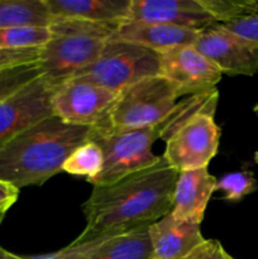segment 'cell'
Returning <instances> with one entry per match:
<instances>
[{"label": "cell", "instance_id": "cell-32", "mask_svg": "<svg viewBox=\"0 0 258 259\" xmlns=\"http://www.w3.org/2000/svg\"><path fill=\"white\" fill-rule=\"evenodd\" d=\"M254 159H255V162H257V163H258V151L255 152V154H254Z\"/></svg>", "mask_w": 258, "mask_h": 259}, {"label": "cell", "instance_id": "cell-5", "mask_svg": "<svg viewBox=\"0 0 258 259\" xmlns=\"http://www.w3.org/2000/svg\"><path fill=\"white\" fill-rule=\"evenodd\" d=\"M177 99L175 86L161 75L144 78L119 93L104 120L96 126L110 129L157 126L171 114Z\"/></svg>", "mask_w": 258, "mask_h": 259}, {"label": "cell", "instance_id": "cell-10", "mask_svg": "<svg viewBox=\"0 0 258 259\" xmlns=\"http://www.w3.org/2000/svg\"><path fill=\"white\" fill-rule=\"evenodd\" d=\"M194 47L228 76L258 72V42L245 39L219 23L201 30Z\"/></svg>", "mask_w": 258, "mask_h": 259}, {"label": "cell", "instance_id": "cell-19", "mask_svg": "<svg viewBox=\"0 0 258 259\" xmlns=\"http://www.w3.org/2000/svg\"><path fill=\"white\" fill-rule=\"evenodd\" d=\"M218 99H219V91L214 90L207 94H200V95L189 96L185 100L176 104L174 110L168 116L157 125L159 138L164 142L187 120L194 116L202 113H214L217 110Z\"/></svg>", "mask_w": 258, "mask_h": 259}, {"label": "cell", "instance_id": "cell-11", "mask_svg": "<svg viewBox=\"0 0 258 259\" xmlns=\"http://www.w3.org/2000/svg\"><path fill=\"white\" fill-rule=\"evenodd\" d=\"M159 75L175 86L180 98L217 90L223 73L194 46H182L161 53Z\"/></svg>", "mask_w": 258, "mask_h": 259}, {"label": "cell", "instance_id": "cell-22", "mask_svg": "<svg viewBox=\"0 0 258 259\" xmlns=\"http://www.w3.org/2000/svg\"><path fill=\"white\" fill-rule=\"evenodd\" d=\"M52 38L50 27H13L0 29V47L40 48Z\"/></svg>", "mask_w": 258, "mask_h": 259}, {"label": "cell", "instance_id": "cell-2", "mask_svg": "<svg viewBox=\"0 0 258 259\" xmlns=\"http://www.w3.org/2000/svg\"><path fill=\"white\" fill-rule=\"evenodd\" d=\"M93 126L72 125L52 115L0 148V180L17 189L40 186L70 154L90 139Z\"/></svg>", "mask_w": 258, "mask_h": 259}, {"label": "cell", "instance_id": "cell-18", "mask_svg": "<svg viewBox=\"0 0 258 259\" xmlns=\"http://www.w3.org/2000/svg\"><path fill=\"white\" fill-rule=\"evenodd\" d=\"M52 20L45 0H0V29L50 27Z\"/></svg>", "mask_w": 258, "mask_h": 259}, {"label": "cell", "instance_id": "cell-12", "mask_svg": "<svg viewBox=\"0 0 258 259\" xmlns=\"http://www.w3.org/2000/svg\"><path fill=\"white\" fill-rule=\"evenodd\" d=\"M128 20L162 23L176 27L204 30L215 20L199 0H132Z\"/></svg>", "mask_w": 258, "mask_h": 259}, {"label": "cell", "instance_id": "cell-23", "mask_svg": "<svg viewBox=\"0 0 258 259\" xmlns=\"http://www.w3.org/2000/svg\"><path fill=\"white\" fill-rule=\"evenodd\" d=\"M257 189L254 177L249 172H230L217 181L215 191L223 192V199L238 202Z\"/></svg>", "mask_w": 258, "mask_h": 259}, {"label": "cell", "instance_id": "cell-15", "mask_svg": "<svg viewBox=\"0 0 258 259\" xmlns=\"http://www.w3.org/2000/svg\"><path fill=\"white\" fill-rule=\"evenodd\" d=\"M152 259H184L204 243L199 224L175 219L168 212L148 227Z\"/></svg>", "mask_w": 258, "mask_h": 259}, {"label": "cell", "instance_id": "cell-26", "mask_svg": "<svg viewBox=\"0 0 258 259\" xmlns=\"http://www.w3.org/2000/svg\"><path fill=\"white\" fill-rule=\"evenodd\" d=\"M184 259H234L218 240L205 239Z\"/></svg>", "mask_w": 258, "mask_h": 259}, {"label": "cell", "instance_id": "cell-13", "mask_svg": "<svg viewBox=\"0 0 258 259\" xmlns=\"http://www.w3.org/2000/svg\"><path fill=\"white\" fill-rule=\"evenodd\" d=\"M200 32L191 28L126 19L118 25L109 40L133 43L162 53L175 47L194 46Z\"/></svg>", "mask_w": 258, "mask_h": 259}, {"label": "cell", "instance_id": "cell-6", "mask_svg": "<svg viewBox=\"0 0 258 259\" xmlns=\"http://www.w3.org/2000/svg\"><path fill=\"white\" fill-rule=\"evenodd\" d=\"M161 53L133 43L108 40L95 62L78 71L72 78L121 93L144 78L159 75Z\"/></svg>", "mask_w": 258, "mask_h": 259}, {"label": "cell", "instance_id": "cell-20", "mask_svg": "<svg viewBox=\"0 0 258 259\" xmlns=\"http://www.w3.org/2000/svg\"><path fill=\"white\" fill-rule=\"evenodd\" d=\"M104 157L100 147L88 141L70 154L62 166V172L72 176L86 177L88 181L95 179L103 169Z\"/></svg>", "mask_w": 258, "mask_h": 259}, {"label": "cell", "instance_id": "cell-3", "mask_svg": "<svg viewBox=\"0 0 258 259\" xmlns=\"http://www.w3.org/2000/svg\"><path fill=\"white\" fill-rule=\"evenodd\" d=\"M120 23L53 18L50 25L52 38L40 47V75L55 86L71 80L78 71L98 60Z\"/></svg>", "mask_w": 258, "mask_h": 259}, {"label": "cell", "instance_id": "cell-31", "mask_svg": "<svg viewBox=\"0 0 258 259\" xmlns=\"http://www.w3.org/2000/svg\"><path fill=\"white\" fill-rule=\"evenodd\" d=\"M4 217H5V214H0V225H2L3 220H4Z\"/></svg>", "mask_w": 258, "mask_h": 259}, {"label": "cell", "instance_id": "cell-25", "mask_svg": "<svg viewBox=\"0 0 258 259\" xmlns=\"http://www.w3.org/2000/svg\"><path fill=\"white\" fill-rule=\"evenodd\" d=\"M40 48H4L0 47V71L37 63Z\"/></svg>", "mask_w": 258, "mask_h": 259}, {"label": "cell", "instance_id": "cell-17", "mask_svg": "<svg viewBox=\"0 0 258 259\" xmlns=\"http://www.w3.org/2000/svg\"><path fill=\"white\" fill-rule=\"evenodd\" d=\"M148 227L100 238L83 259H152L153 249Z\"/></svg>", "mask_w": 258, "mask_h": 259}, {"label": "cell", "instance_id": "cell-30", "mask_svg": "<svg viewBox=\"0 0 258 259\" xmlns=\"http://www.w3.org/2000/svg\"><path fill=\"white\" fill-rule=\"evenodd\" d=\"M24 257H19V255L14 254V253H10L8 252L7 249L0 245V259H23Z\"/></svg>", "mask_w": 258, "mask_h": 259}, {"label": "cell", "instance_id": "cell-33", "mask_svg": "<svg viewBox=\"0 0 258 259\" xmlns=\"http://www.w3.org/2000/svg\"><path fill=\"white\" fill-rule=\"evenodd\" d=\"M254 113L257 114V115H258V104H257V105L254 106Z\"/></svg>", "mask_w": 258, "mask_h": 259}, {"label": "cell", "instance_id": "cell-27", "mask_svg": "<svg viewBox=\"0 0 258 259\" xmlns=\"http://www.w3.org/2000/svg\"><path fill=\"white\" fill-rule=\"evenodd\" d=\"M222 25L230 32L245 38V39L258 42V13Z\"/></svg>", "mask_w": 258, "mask_h": 259}, {"label": "cell", "instance_id": "cell-4", "mask_svg": "<svg viewBox=\"0 0 258 259\" xmlns=\"http://www.w3.org/2000/svg\"><path fill=\"white\" fill-rule=\"evenodd\" d=\"M158 138L157 126L142 129L93 126L89 141L101 148L104 164L100 174L88 182L93 186H105L152 167L161 159V156L152 152V147Z\"/></svg>", "mask_w": 258, "mask_h": 259}, {"label": "cell", "instance_id": "cell-8", "mask_svg": "<svg viewBox=\"0 0 258 259\" xmlns=\"http://www.w3.org/2000/svg\"><path fill=\"white\" fill-rule=\"evenodd\" d=\"M118 95L90 81L71 78L53 93V115L72 125L96 126L104 120Z\"/></svg>", "mask_w": 258, "mask_h": 259}, {"label": "cell", "instance_id": "cell-28", "mask_svg": "<svg viewBox=\"0 0 258 259\" xmlns=\"http://www.w3.org/2000/svg\"><path fill=\"white\" fill-rule=\"evenodd\" d=\"M99 239H100V238L91 240V242L80 243V244L72 242L70 245H67V247L63 248V249L58 250V252L52 253V254L48 255H40V257H35L32 259H83L86 253L98 243Z\"/></svg>", "mask_w": 258, "mask_h": 259}, {"label": "cell", "instance_id": "cell-21", "mask_svg": "<svg viewBox=\"0 0 258 259\" xmlns=\"http://www.w3.org/2000/svg\"><path fill=\"white\" fill-rule=\"evenodd\" d=\"M199 3L219 24L235 22L258 13V0H199Z\"/></svg>", "mask_w": 258, "mask_h": 259}, {"label": "cell", "instance_id": "cell-24", "mask_svg": "<svg viewBox=\"0 0 258 259\" xmlns=\"http://www.w3.org/2000/svg\"><path fill=\"white\" fill-rule=\"evenodd\" d=\"M39 76L42 75L38 62L0 71V103Z\"/></svg>", "mask_w": 258, "mask_h": 259}, {"label": "cell", "instance_id": "cell-34", "mask_svg": "<svg viewBox=\"0 0 258 259\" xmlns=\"http://www.w3.org/2000/svg\"><path fill=\"white\" fill-rule=\"evenodd\" d=\"M23 259H32V258H23Z\"/></svg>", "mask_w": 258, "mask_h": 259}, {"label": "cell", "instance_id": "cell-9", "mask_svg": "<svg viewBox=\"0 0 258 259\" xmlns=\"http://www.w3.org/2000/svg\"><path fill=\"white\" fill-rule=\"evenodd\" d=\"M56 88L39 76L0 103V148L53 115L52 96Z\"/></svg>", "mask_w": 258, "mask_h": 259}, {"label": "cell", "instance_id": "cell-16", "mask_svg": "<svg viewBox=\"0 0 258 259\" xmlns=\"http://www.w3.org/2000/svg\"><path fill=\"white\" fill-rule=\"evenodd\" d=\"M52 18L94 23H120L128 19L132 0H45Z\"/></svg>", "mask_w": 258, "mask_h": 259}, {"label": "cell", "instance_id": "cell-14", "mask_svg": "<svg viewBox=\"0 0 258 259\" xmlns=\"http://www.w3.org/2000/svg\"><path fill=\"white\" fill-rule=\"evenodd\" d=\"M217 181L207 167L179 172L172 197L171 214L175 219L201 224Z\"/></svg>", "mask_w": 258, "mask_h": 259}, {"label": "cell", "instance_id": "cell-1", "mask_svg": "<svg viewBox=\"0 0 258 259\" xmlns=\"http://www.w3.org/2000/svg\"><path fill=\"white\" fill-rule=\"evenodd\" d=\"M177 175L161 156L152 167L94 186L82 205L86 227L73 242H91L156 223L171 212Z\"/></svg>", "mask_w": 258, "mask_h": 259}, {"label": "cell", "instance_id": "cell-7", "mask_svg": "<svg viewBox=\"0 0 258 259\" xmlns=\"http://www.w3.org/2000/svg\"><path fill=\"white\" fill-rule=\"evenodd\" d=\"M222 131L214 113H202L182 124L166 141L162 157L177 172L204 168L217 156Z\"/></svg>", "mask_w": 258, "mask_h": 259}, {"label": "cell", "instance_id": "cell-29", "mask_svg": "<svg viewBox=\"0 0 258 259\" xmlns=\"http://www.w3.org/2000/svg\"><path fill=\"white\" fill-rule=\"evenodd\" d=\"M19 197V189L0 180V214H5Z\"/></svg>", "mask_w": 258, "mask_h": 259}]
</instances>
